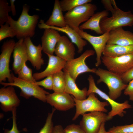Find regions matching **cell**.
Wrapping results in <instances>:
<instances>
[{
    "mask_svg": "<svg viewBox=\"0 0 133 133\" xmlns=\"http://www.w3.org/2000/svg\"><path fill=\"white\" fill-rule=\"evenodd\" d=\"M29 9L28 5H24L21 13L17 20H14L9 16L8 17V22L19 40L32 37L35 35L39 17L36 14L30 15L28 14Z\"/></svg>",
    "mask_w": 133,
    "mask_h": 133,
    "instance_id": "cell-1",
    "label": "cell"
},
{
    "mask_svg": "<svg viewBox=\"0 0 133 133\" xmlns=\"http://www.w3.org/2000/svg\"><path fill=\"white\" fill-rule=\"evenodd\" d=\"M95 73L99 77L97 81V84L105 83L109 90V96L114 100L120 96L122 91L127 86L120 75L108 70L99 68L96 69Z\"/></svg>",
    "mask_w": 133,
    "mask_h": 133,
    "instance_id": "cell-2",
    "label": "cell"
},
{
    "mask_svg": "<svg viewBox=\"0 0 133 133\" xmlns=\"http://www.w3.org/2000/svg\"><path fill=\"white\" fill-rule=\"evenodd\" d=\"M13 80L12 83H0L4 87L11 86L18 87L21 89L20 96L27 99L33 97L44 102H46L47 96L49 93L34 83L24 80L15 76L11 73Z\"/></svg>",
    "mask_w": 133,
    "mask_h": 133,
    "instance_id": "cell-3",
    "label": "cell"
},
{
    "mask_svg": "<svg viewBox=\"0 0 133 133\" xmlns=\"http://www.w3.org/2000/svg\"><path fill=\"white\" fill-rule=\"evenodd\" d=\"M110 17L102 18L100 23V28L104 33L115 29L133 25V14L131 11H123L117 7Z\"/></svg>",
    "mask_w": 133,
    "mask_h": 133,
    "instance_id": "cell-4",
    "label": "cell"
},
{
    "mask_svg": "<svg viewBox=\"0 0 133 133\" xmlns=\"http://www.w3.org/2000/svg\"><path fill=\"white\" fill-rule=\"evenodd\" d=\"M96 6L90 3L77 6L67 12L64 15L66 25L74 30L80 24L87 21L97 10Z\"/></svg>",
    "mask_w": 133,
    "mask_h": 133,
    "instance_id": "cell-5",
    "label": "cell"
},
{
    "mask_svg": "<svg viewBox=\"0 0 133 133\" xmlns=\"http://www.w3.org/2000/svg\"><path fill=\"white\" fill-rule=\"evenodd\" d=\"M88 80L89 83L88 96L92 93L96 94L105 100L111 107V110L107 114L108 121L111 120L116 115L123 117L126 113L125 110L132 108V106L129 103L128 101L126 100L122 103L116 102L112 99L109 95L98 88L96 85L94 79L91 75L89 76Z\"/></svg>",
    "mask_w": 133,
    "mask_h": 133,
    "instance_id": "cell-6",
    "label": "cell"
},
{
    "mask_svg": "<svg viewBox=\"0 0 133 133\" xmlns=\"http://www.w3.org/2000/svg\"><path fill=\"white\" fill-rule=\"evenodd\" d=\"M88 96L87 98L82 100L76 99L73 97L75 101L76 111L72 120H76L80 115L87 112H107L106 107L109 104L107 101H100L93 93H90Z\"/></svg>",
    "mask_w": 133,
    "mask_h": 133,
    "instance_id": "cell-7",
    "label": "cell"
},
{
    "mask_svg": "<svg viewBox=\"0 0 133 133\" xmlns=\"http://www.w3.org/2000/svg\"><path fill=\"white\" fill-rule=\"evenodd\" d=\"M101 60L108 70L120 75L133 67V54L116 57L103 56Z\"/></svg>",
    "mask_w": 133,
    "mask_h": 133,
    "instance_id": "cell-8",
    "label": "cell"
},
{
    "mask_svg": "<svg viewBox=\"0 0 133 133\" xmlns=\"http://www.w3.org/2000/svg\"><path fill=\"white\" fill-rule=\"evenodd\" d=\"M95 52L87 50L78 57L67 61L63 69L67 71L71 77L76 81L80 74L86 72L95 73L96 69H91L87 65L85 60L88 57L93 55Z\"/></svg>",
    "mask_w": 133,
    "mask_h": 133,
    "instance_id": "cell-9",
    "label": "cell"
},
{
    "mask_svg": "<svg viewBox=\"0 0 133 133\" xmlns=\"http://www.w3.org/2000/svg\"><path fill=\"white\" fill-rule=\"evenodd\" d=\"M81 115L79 125L85 133H98L102 123L108 121V115L103 112H90Z\"/></svg>",
    "mask_w": 133,
    "mask_h": 133,
    "instance_id": "cell-10",
    "label": "cell"
},
{
    "mask_svg": "<svg viewBox=\"0 0 133 133\" xmlns=\"http://www.w3.org/2000/svg\"><path fill=\"white\" fill-rule=\"evenodd\" d=\"M16 43L14 40L10 39L4 42L2 46L0 55V83L5 81L7 79L9 83L13 82L9 63Z\"/></svg>",
    "mask_w": 133,
    "mask_h": 133,
    "instance_id": "cell-11",
    "label": "cell"
},
{
    "mask_svg": "<svg viewBox=\"0 0 133 133\" xmlns=\"http://www.w3.org/2000/svg\"><path fill=\"white\" fill-rule=\"evenodd\" d=\"M75 30L82 38L88 41L92 46L96 55L95 65L98 67L102 63V54L108 39L109 32L100 36H95L79 28Z\"/></svg>",
    "mask_w": 133,
    "mask_h": 133,
    "instance_id": "cell-12",
    "label": "cell"
},
{
    "mask_svg": "<svg viewBox=\"0 0 133 133\" xmlns=\"http://www.w3.org/2000/svg\"><path fill=\"white\" fill-rule=\"evenodd\" d=\"M46 102L60 111H67L75 106L73 96L65 92L49 93L47 95Z\"/></svg>",
    "mask_w": 133,
    "mask_h": 133,
    "instance_id": "cell-13",
    "label": "cell"
},
{
    "mask_svg": "<svg viewBox=\"0 0 133 133\" xmlns=\"http://www.w3.org/2000/svg\"><path fill=\"white\" fill-rule=\"evenodd\" d=\"M0 107L3 111L12 112L20 105V100L13 86H9L0 89Z\"/></svg>",
    "mask_w": 133,
    "mask_h": 133,
    "instance_id": "cell-14",
    "label": "cell"
},
{
    "mask_svg": "<svg viewBox=\"0 0 133 133\" xmlns=\"http://www.w3.org/2000/svg\"><path fill=\"white\" fill-rule=\"evenodd\" d=\"M48 58L47 66L43 71L36 72L33 74L36 80H39L62 70L65 67L67 61L65 60L53 55L47 54Z\"/></svg>",
    "mask_w": 133,
    "mask_h": 133,
    "instance_id": "cell-15",
    "label": "cell"
},
{
    "mask_svg": "<svg viewBox=\"0 0 133 133\" xmlns=\"http://www.w3.org/2000/svg\"><path fill=\"white\" fill-rule=\"evenodd\" d=\"M24 41L28 60L34 68L37 70H40L44 63V60L42 57L41 45L39 44L37 46H35L30 37L24 39Z\"/></svg>",
    "mask_w": 133,
    "mask_h": 133,
    "instance_id": "cell-16",
    "label": "cell"
},
{
    "mask_svg": "<svg viewBox=\"0 0 133 133\" xmlns=\"http://www.w3.org/2000/svg\"><path fill=\"white\" fill-rule=\"evenodd\" d=\"M40 23L38 26L41 29L50 28L66 34L70 39L72 42L76 45L78 48V52L79 53H82L84 47L87 44V41L82 38L77 31L67 25L64 27H59L47 25L43 20H41Z\"/></svg>",
    "mask_w": 133,
    "mask_h": 133,
    "instance_id": "cell-17",
    "label": "cell"
},
{
    "mask_svg": "<svg viewBox=\"0 0 133 133\" xmlns=\"http://www.w3.org/2000/svg\"><path fill=\"white\" fill-rule=\"evenodd\" d=\"M107 44L123 46L133 45V33L118 28L109 32V36Z\"/></svg>",
    "mask_w": 133,
    "mask_h": 133,
    "instance_id": "cell-18",
    "label": "cell"
},
{
    "mask_svg": "<svg viewBox=\"0 0 133 133\" xmlns=\"http://www.w3.org/2000/svg\"><path fill=\"white\" fill-rule=\"evenodd\" d=\"M75 51L73 43L67 36L63 35L57 42L54 53L56 56L67 62L74 58Z\"/></svg>",
    "mask_w": 133,
    "mask_h": 133,
    "instance_id": "cell-19",
    "label": "cell"
},
{
    "mask_svg": "<svg viewBox=\"0 0 133 133\" xmlns=\"http://www.w3.org/2000/svg\"><path fill=\"white\" fill-rule=\"evenodd\" d=\"M44 29L41 38L42 50L46 54L53 55L61 36L58 31L54 29L47 28Z\"/></svg>",
    "mask_w": 133,
    "mask_h": 133,
    "instance_id": "cell-20",
    "label": "cell"
},
{
    "mask_svg": "<svg viewBox=\"0 0 133 133\" xmlns=\"http://www.w3.org/2000/svg\"><path fill=\"white\" fill-rule=\"evenodd\" d=\"M24 39H21L16 43L13 54V61L12 69L17 74L24 64L28 60Z\"/></svg>",
    "mask_w": 133,
    "mask_h": 133,
    "instance_id": "cell-21",
    "label": "cell"
},
{
    "mask_svg": "<svg viewBox=\"0 0 133 133\" xmlns=\"http://www.w3.org/2000/svg\"><path fill=\"white\" fill-rule=\"evenodd\" d=\"M66 81L64 92L71 94L76 99L82 100L88 96V90L84 87L82 89H79L75 83V81L70 76L68 72L63 69Z\"/></svg>",
    "mask_w": 133,
    "mask_h": 133,
    "instance_id": "cell-22",
    "label": "cell"
},
{
    "mask_svg": "<svg viewBox=\"0 0 133 133\" xmlns=\"http://www.w3.org/2000/svg\"><path fill=\"white\" fill-rule=\"evenodd\" d=\"M109 14V13L106 10L95 13L87 21L80 25L79 29L82 30L90 29L98 34L101 35L104 33L100 28V22L102 18L108 17Z\"/></svg>",
    "mask_w": 133,
    "mask_h": 133,
    "instance_id": "cell-23",
    "label": "cell"
},
{
    "mask_svg": "<svg viewBox=\"0 0 133 133\" xmlns=\"http://www.w3.org/2000/svg\"><path fill=\"white\" fill-rule=\"evenodd\" d=\"M60 6L59 1L55 0L52 14L45 23V24L48 26L59 27L66 26V24Z\"/></svg>",
    "mask_w": 133,
    "mask_h": 133,
    "instance_id": "cell-24",
    "label": "cell"
},
{
    "mask_svg": "<svg viewBox=\"0 0 133 133\" xmlns=\"http://www.w3.org/2000/svg\"><path fill=\"white\" fill-rule=\"evenodd\" d=\"M133 54V45L123 46L106 44L102 53L103 56L116 57Z\"/></svg>",
    "mask_w": 133,
    "mask_h": 133,
    "instance_id": "cell-25",
    "label": "cell"
},
{
    "mask_svg": "<svg viewBox=\"0 0 133 133\" xmlns=\"http://www.w3.org/2000/svg\"><path fill=\"white\" fill-rule=\"evenodd\" d=\"M53 88L54 92H64L66 81L64 73L62 70L53 75Z\"/></svg>",
    "mask_w": 133,
    "mask_h": 133,
    "instance_id": "cell-26",
    "label": "cell"
},
{
    "mask_svg": "<svg viewBox=\"0 0 133 133\" xmlns=\"http://www.w3.org/2000/svg\"><path fill=\"white\" fill-rule=\"evenodd\" d=\"M92 1L91 0H62L59 1V3L62 11L67 12L77 6Z\"/></svg>",
    "mask_w": 133,
    "mask_h": 133,
    "instance_id": "cell-27",
    "label": "cell"
},
{
    "mask_svg": "<svg viewBox=\"0 0 133 133\" xmlns=\"http://www.w3.org/2000/svg\"><path fill=\"white\" fill-rule=\"evenodd\" d=\"M11 12L10 6L6 0H0V26L8 22L9 16L8 13Z\"/></svg>",
    "mask_w": 133,
    "mask_h": 133,
    "instance_id": "cell-28",
    "label": "cell"
},
{
    "mask_svg": "<svg viewBox=\"0 0 133 133\" xmlns=\"http://www.w3.org/2000/svg\"><path fill=\"white\" fill-rule=\"evenodd\" d=\"M32 69L28 67L25 63L18 73L17 77L21 79L34 83L36 81L32 73Z\"/></svg>",
    "mask_w": 133,
    "mask_h": 133,
    "instance_id": "cell-29",
    "label": "cell"
},
{
    "mask_svg": "<svg viewBox=\"0 0 133 133\" xmlns=\"http://www.w3.org/2000/svg\"><path fill=\"white\" fill-rule=\"evenodd\" d=\"M56 110L53 108L51 111L48 113L45 123L38 133H53L54 126L52 118Z\"/></svg>",
    "mask_w": 133,
    "mask_h": 133,
    "instance_id": "cell-30",
    "label": "cell"
},
{
    "mask_svg": "<svg viewBox=\"0 0 133 133\" xmlns=\"http://www.w3.org/2000/svg\"><path fill=\"white\" fill-rule=\"evenodd\" d=\"M133 123L129 125L113 126L107 131V133H133Z\"/></svg>",
    "mask_w": 133,
    "mask_h": 133,
    "instance_id": "cell-31",
    "label": "cell"
},
{
    "mask_svg": "<svg viewBox=\"0 0 133 133\" xmlns=\"http://www.w3.org/2000/svg\"><path fill=\"white\" fill-rule=\"evenodd\" d=\"M15 34L8 22L1 26L0 28V41L7 37L13 38Z\"/></svg>",
    "mask_w": 133,
    "mask_h": 133,
    "instance_id": "cell-32",
    "label": "cell"
},
{
    "mask_svg": "<svg viewBox=\"0 0 133 133\" xmlns=\"http://www.w3.org/2000/svg\"><path fill=\"white\" fill-rule=\"evenodd\" d=\"M34 83L36 85L42 86L46 89L51 90L53 88V75L49 76L44 79L39 81H36Z\"/></svg>",
    "mask_w": 133,
    "mask_h": 133,
    "instance_id": "cell-33",
    "label": "cell"
},
{
    "mask_svg": "<svg viewBox=\"0 0 133 133\" xmlns=\"http://www.w3.org/2000/svg\"><path fill=\"white\" fill-rule=\"evenodd\" d=\"M63 131L64 133H85L79 125L74 124L67 126Z\"/></svg>",
    "mask_w": 133,
    "mask_h": 133,
    "instance_id": "cell-34",
    "label": "cell"
},
{
    "mask_svg": "<svg viewBox=\"0 0 133 133\" xmlns=\"http://www.w3.org/2000/svg\"><path fill=\"white\" fill-rule=\"evenodd\" d=\"M16 109H15L11 112L12 114V126L11 129L9 130L5 129L4 133H20L17 126L16 123Z\"/></svg>",
    "mask_w": 133,
    "mask_h": 133,
    "instance_id": "cell-35",
    "label": "cell"
},
{
    "mask_svg": "<svg viewBox=\"0 0 133 133\" xmlns=\"http://www.w3.org/2000/svg\"><path fill=\"white\" fill-rule=\"evenodd\" d=\"M124 93L125 95L129 96L130 100L133 101V79L129 82L124 90Z\"/></svg>",
    "mask_w": 133,
    "mask_h": 133,
    "instance_id": "cell-36",
    "label": "cell"
},
{
    "mask_svg": "<svg viewBox=\"0 0 133 133\" xmlns=\"http://www.w3.org/2000/svg\"><path fill=\"white\" fill-rule=\"evenodd\" d=\"M120 76L124 83L127 84L129 83L133 79V67Z\"/></svg>",
    "mask_w": 133,
    "mask_h": 133,
    "instance_id": "cell-37",
    "label": "cell"
},
{
    "mask_svg": "<svg viewBox=\"0 0 133 133\" xmlns=\"http://www.w3.org/2000/svg\"><path fill=\"white\" fill-rule=\"evenodd\" d=\"M113 0H102L101 1L102 3L106 10L110 11L112 13L115 9L113 5Z\"/></svg>",
    "mask_w": 133,
    "mask_h": 133,
    "instance_id": "cell-38",
    "label": "cell"
},
{
    "mask_svg": "<svg viewBox=\"0 0 133 133\" xmlns=\"http://www.w3.org/2000/svg\"><path fill=\"white\" fill-rule=\"evenodd\" d=\"M63 129L61 125H56L54 126L53 133H64Z\"/></svg>",
    "mask_w": 133,
    "mask_h": 133,
    "instance_id": "cell-39",
    "label": "cell"
},
{
    "mask_svg": "<svg viewBox=\"0 0 133 133\" xmlns=\"http://www.w3.org/2000/svg\"><path fill=\"white\" fill-rule=\"evenodd\" d=\"M10 7L11 12L13 16H15L16 14V11L15 5L14 4L15 0H10Z\"/></svg>",
    "mask_w": 133,
    "mask_h": 133,
    "instance_id": "cell-40",
    "label": "cell"
},
{
    "mask_svg": "<svg viewBox=\"0 0 133 133\" xmlns=\"http://www.w3.org/2000/svg\"><path fill=\"white\" fill-rule=\"evenodd\" d=\"M105 122L102 123L98 133H107V131L106 130L105 128Z\"/></svg>",
    "mask_w": 133,
    "mask_h": 133,
    "instance_id": "cell-41",
    "label": "cell"
},
{
    "mask_svg": "<svg viewBox=\"0 0 133 133\" xmlns=\"http://www.w3.org/2000/svg\"><path fill=\"white\" fill-rule=\"evenodd\" d=\"M132 11H133V10H132Z\"/></svg>",
    "mask_w": 133,
    "mask_h": 133,
    "instance_id": "cell-42",
    "label": "cell"
},
{
    "mask_svg": "<svg viewBox=\"0 0 133 133\" xmlns=\"http://www.w3.org/2000/svg\"></svg>",
    "mask_w": 133,
    "mask_h": 133,
    "instance_id": "cell-43",
    "label": "cell"
},
{
    "mask_svg": "<svg viewBox=\"0 0 133 133\" xmlns=\"http://www.w3.org/2000/svg\"></svg>",
    "mask_w": 133,
    "mask_h": 133,
    "instance_id": "cell-44",
    "label": "cell"
}]
</instances>
